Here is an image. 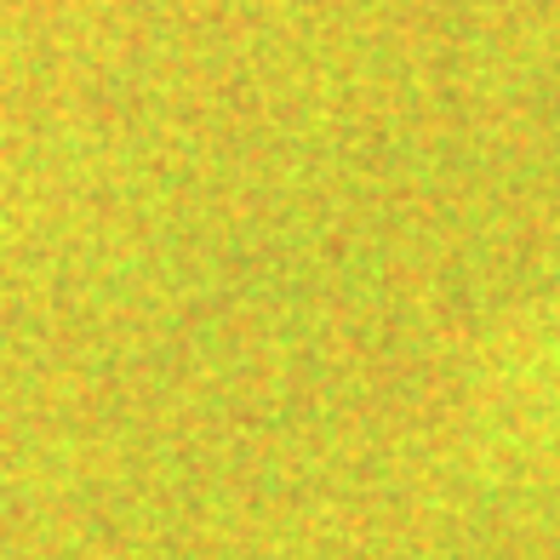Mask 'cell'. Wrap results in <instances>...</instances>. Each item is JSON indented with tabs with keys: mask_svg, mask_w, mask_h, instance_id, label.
Here are the masks:
<instances>
[{
	"mask_svg": "<svg viewBox=\"0 0 560 560\" xmlns=\"http://www.w3.org/2000/svg\"><path fill=\"white\" fill-rule=\"evenodd\" d=\"M555 338H560V332H555Z\"/></svg>",
	"mask_w": 560,
	"mask_h": 560,
	"instance_id": "6da1fadb",
	"label": "cell"
}]
</instances>
